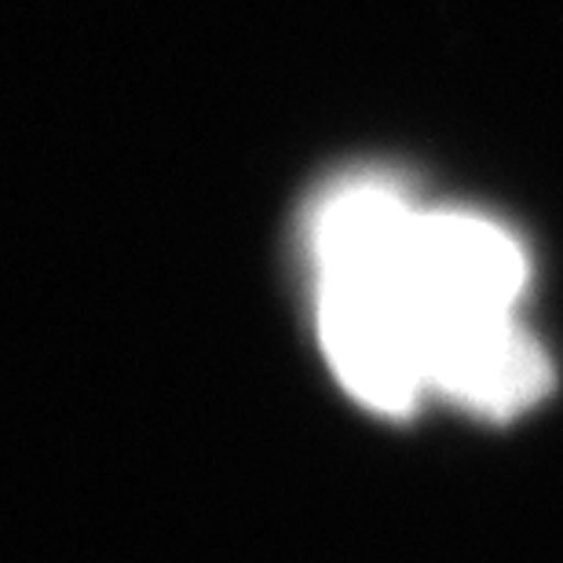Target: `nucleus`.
I'll use <instances>...</instances> for the list:
<instances>
[{"label":"nucleus","instance_id":"nucleus-2","mask_svg":"<svg viewBox=\"0 0 563 563\" xmlns=\"http://www.w3.org/2000/svg\"><path fill=\"white\" fill-rule=\"evenodd\" d=\"M527 261L512 234L472 212H421L413 234V292L424 369L439 341L516 319Z\"/></svg>","mask_w":563,"mask_h":563},{"label":"nucleus","instance_id":"nucleus-1","mask_svg":"<svg viewBox=\"0 0 563 563\" xmlns=\"http://www.w3.org/2000/svg\"><path fill=\"white\" fill-rule=\"evenodd\" d=\"M418 217L396 187L358 179L314 220L325 355L344 388L380 413H407L428 388L413 292Z\"/></svg>","mask_w":563,"mask_h":563}]
</instances>
